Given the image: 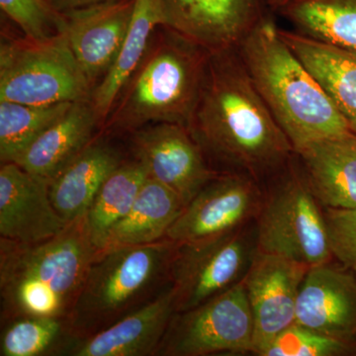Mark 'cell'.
I'll return each mask as SVG.
<instances>
[{"instance_id":"cell-1","label":"cell","mask_w":356,"mask_h":356,"mask_svg":"<svg viewBox=\"0 0 356 356\" xmlns=\"http://www.w3.org/2000/svg\"><path fill=\"white\" fill-rule=\"evenodd\" d=\"M187 129L213 170L247 175L261 186L282 172L295 154L236 49L211 54Z\"/></svg>"},{"instance_id":"cell-2","label":"cell","mask_w":356,"mask_h":356,"mask_svg":"<svg viewBox=\"0 0 356 356\" xmlns=\"http://www.w3.org/2000/svg\"><path fill=\"white\" fill-rule=\"evenodd\" d=\"M97 250L86 215L49 240L0 238V316L69 318Z\"/></svg>"},{"instance_id":"cell-3","label":"cell","mask_w":356,"mask_h":356,"mask_svg":"<svg viewBox=\"0 0 356 356\" xmlns=\"http://www.w3.org/2000/svg\"><path fill=\"white\" fill-rule=\"evenodd\" d=\"M236 51L294 153L318 140L351 133L324 88L285 43L271 13Z\"/></svg>"},{"instance_id":"cell-4","label":"cell","mask_w":356,"mask_h":356,"mask_svg":"<svg viewBox=\"0 0 356 356\" xmlns=\"http://www.w3.org/2000/svg\"><path fill=\"white\" fill-rule=\"evenodd\" d=\"M210 57L209 51L161 26L122 88L105 129L134 133L159 123L187 127L200 98Z\"/></svg>"},{"instance_id":"cell-5","label":"cell","mask_w":356,"mask_h":356,"mask_svg":"<svg viewBox=\"0 0 356 356\" xmlns=\"http://www.w3.org/2000/svg\"><path fill=\"white\" fill-rule=\"evenodd\" d=\"M175 245L163 238L97 254L70 316L74 337L92 336L156 299L170 284Z\"/></svg>"},{"instance_id":"cell-6","label":"cell","mask_w":356,"mask_h":356,"mask_svg":"<svg viewBox=\"0 0 356 356\" xmlns=\"http://www.w3.org/2000/svg\"><path fill=\"white\" fill-rule=\"evenodd\" d=\"M255 235L259 252L282 255L310 267L332 257L324 212L296 159L264 185Z\"/></svg>"},{"instance_id":"cell-7","label":"cell","mask_w":356,"mask_h":356,"mask_svg":"<svg viewBox=\"0 0 356 356\" xmlns=\"http://www.w3.org/2000/svg\"><path fill=\"white\" fill-rule=\"evenodd\" d=\"M91 88L64 34L44 42L2 39L0 102H76L89 99Z\"/></svg>"},{"instance_id":"cell-8","label":"cell","mask_w":356,"mask_h":356,"mask_svg":"<svg viewBox=\"0 0 356 356\" xmlns=\"http://www.w3.org/2000/svg\"><path fill=\"white\" fill-rule=\"evenodd\" d=\"M177 243L170 266L177 313L191 310L243 280L257 252L255 227Z\"/></svg>"},{"instance_id":"cell-9","label":"cell","mask_w":356,"mask_h":356,"mask_svg":"<svg viewBox=\"0 0 356 356\" xmlns=\"http://www.w3.org/2000/svg\"><path fill=\"white\" fill-rule=\"evenodd\" d=\"M254 318L243 281L173 315L156 356L252 353Z\"/></svg>"},{"instance_id":"cell-10","label":"cell","mask_w":356,"mask_h":356,"mask_svg":"<svg viewBox=\"0 0 356 356\" xmlns=\"http://www.w3.org/2000/svg\"><path fill=\"white\" fill-rule=\"evenodd\" d=\"M132 134L136 161L142 163L149 178L175 192L184 207L220 175L211 168L185 126L154 124Z\"/></svg>"},{"instance_id":"cell-11","label":"cell","mask_w":356,"mask_h":356,"mask_svg":"<svg viewBox=\"0 0 356 356\" xmlns=\"http://www.w3.org/2000/svg\"><path fill=\"white\" fill-rule=\"evenodd\" d=\"M264 187L247 175L220 173L199 191L165 238L181 243L229 233L257 217Z\"/></svg>"},{"instance_id":"cell-12","label":"cell","mask_w":356,"mask_h":356,"mask_svg":"<svg viewBox=\"0 0 356 356\" xmlns=\"http://www.w3.org/2000/svg\"><path fill=\"white\" fill-rule=\"evenodd\" d=\"M311 267L257 250L243 278L254 318L252 353L259 355L295 323L300 288Z\"/></svg>"},{"instance_id":"cell-13","label":"cell","mask_w":356,"mask_h":356,"mask_svg":"<svg viewBox=\"0 0 356 356\" xmlns=\"http://www.w3.org/2000/svg\"><path fill=\"white\" fill-rule=\"evenodd\" d=\"M165 26L210 54L236 49L271 10L266 0H161Z\"/></svg>"},{"instance_id":"cell-14","label":"cell","mask_w":356,"mask_h":356,"mask_svg":"<svg viewBox=\"0 0 356 356\" xmlns=\"http://www.w3.org/2000/svg\"><path fill=\"white\" fill-rule=\"evenodd\" d=\"M134 6L135 0H108L62 13V33L91 88L118 57Z\"/></svg>"},{"instance_id":"cell-15","label":"cell","mask_w":356,"mask_h":356,"mask_svg":"<svg viewBox=\"0 0 356 356\" xmlns=\"http://www.w3.org/2000/svg\"><path fill=\"white\" fill-rule=\"evenodd\" d=\"M54 207L50 184L15 163L0 166V238L33 243L67 227Z\"/></svg>"},{"instance_id":"cell-16","label":"cell","mask_w":356,"mask_h":356,"mask_svg":"<svg viewBox=\"0 0 356 356\" xmlns=\"http://www.w3.org/2000/svg\"><path fill=\"white\" fill-rule=\"evenodd\" d=\"M295 323L330 339L356 343V276L330 262L312 266L300 288Z\"/></svg>"},{"instance_id":"cell-17","label":"cell","mask_w":356,"mask_h":356,"mask_svg":"<svg viewBox=\"0 0 356 356\" xmlns=\"http://www.w3.org/2000/svg\"><path fill=\"white\" fill-rule=\"evenodd\" d=\"M177 313L172 284L146 306L107 329L70 344L64 356H156Z\"/></svg>"},{"instance_id":"cell-18","label":"cell","mask_w":356,"mask_h":356,"mask_svg":"<svg viewBox=\"0 0 356 356\" xmlns=\"http://www.w3.org/2000/svg\"><path fill=\"white\" fill-rule=\"evenodd\" d=\"M302 175L325 208L356 206V136H337L295 152Z\"/></svg>"},{"instance_id":"cell-19","label":"cell","mask_w":356,"mask_h":356,"mask_svg":"<svg viewBox=\"0 0 356 356\" xmlns=\"http://www.w3.org/2000/svg\"><path fill=\"white\" fill-rule=\"evenodd\" d=\"M91 99L72 103L70 108L25 149L15 163L50 184L93 142L99 123Z\"/></svg>"},{"instance_id":"cell-20","label":"cell","mask_w":356,"mask_h":356,"mask_svg":"<svg viewBox=\"0 0 356 356\" xmlns=\"http://www.w3.org/2000/svg\"><path fill=\"white\" fill-rule=\"evenodd\" d=\"M280 33L356 136V51L321 43L293 30L280 28Z\"/></svg>"},{"instance_id":"cell-21","label":"cell","mask_w":356,"mask_h":356,"mask_svg":"<svg viewBox=\"0 0 356 356\" xmlns=\"http://www.w3.org/2000/svg\"><path fill=\"white\" fill-rule=\"evenodd\" d=\"M123 163L121 154L102 140H93L50 182L54 207L65 222L83 216L105 180Z\"/></svg>"},{"instance_id":"cell-22","label":"cell","mask_w":356,"mask_h":356,"mask_svg":"<svg viewBox=\"0 0 356 356\" xmlns=\"http://www.w3.org/2000/svg\"><path fill=\"white\" fill-rule=\"evenodd\" d=\"M184 208L175 192L147 178L132 208L110 232L99 254L116 248L149 245L163 240Z\"/></svg>"},{"instance_id":"cell-23","label":"cell","mask_w":356,"mask_h":356,"mask_svg":"<svg viewBox=\"0 0 356 356\" xmlns=\"http://www.w3.org/2000/svg\"><path fill=\"white\" fill-rule=\"evenodd\" d=\"M163 25L165 14L161 0H135L132 19L120 53L91 95L100 121L109 116L122 88L144 58L154 30Z\"/></svg>"},{"instance_id":"cell-24","label":"cell","mask_w":356,"mask_h":356,"mask_svg":"<svg viewBox=\"0 0 356 356\" xmlns=\"http://www.w3.org/2000/svg\"><path fill=\"white\" fill-rule=\"evenodd\" d=\"M277 13L293 31L356 51V0H289Z\"/></svg>"},{"instance_id":"cell-25","label":"cell","mask_w":356,"mask_h":356,"mask_svg":"<svg viewBox=\"0 0 356 356\" xmlns=\"http://www.w3.org/2000/svg\"><path fill=\"white\" fill-rule=\"evenodd\" d=\"M149 178L138 161L123 163L105 180L86 212V224L97 254L104 248L109 233L132 208Z\"/></svg>"},{"instance_id":"cell-26","label":"cell","mask_w":356,"mask_h":356,"mask_svg":"<svg viewBox=\"0 0 356 356\" xmlns=\"http://www.w3.org/2000/svg\"><path fill=\"white\" fill-rule=\"evenodd\" d=\"M76 339L69 318H8L1 322L0 355L64 356Z\"/></svg>"},{"instance_id":"cell-27","label":"cell","mask_w":356,"mask_h":356,"mask_svg":"<svg viewBox=\"0 0 356 356\" xmlns=\"http://www.w3.org/2000/svg\"><path fill=\"white\" fill-rule=\"evenodd\" d=\"M74 102L30 105L0 102V161L15 163L37 138Z\"/></svg>"},{"instance_id":"cell-28","label":"cell","mask_w":356,"mask_h":356,"mask_svg":"<svg viewBox=\"0 0 356 356\" xmlns=\"http://www.w3.org/2000/svg\"><path fill=\"white\" fill-rule=\"evenodd\" d=\"M0 8L31 41H48L63 34L62 13L49 0H0Z\"/></svg>"},{"instance_id":"cell-29","label":"cell","mask_w":356,"mask_h":356,"mask_svg":"<svg viewBox=\"0 0 356 356\" xmlns=\"http://www.w3.org/2000/svg\"><path fill=\"white\" fill-rule=\"evenodd\" d=\"M350 350L348 344L293 323L259 356H336L344 355Z\"/></svg>"},{"instance_id":"cell-30","label":"cell","mask_w":356,"mask_h":356,"mask_svg":"<svg viewBox=\"0 0 356 356\" xmlns=\"http://www.w3.org/2000/svg\"><path fill=\"white\" fill-rule=\"evenodd\" d=\"M324 216L332 257L350 268L356 264V206L325 208Z\"/></svg>"},{"instance_id":"cell-31","label":"cell","mask_w":356,"mask_h":356,"mask_svg":"<svg viewBox=\"0 0 356 356\" xmlns=\"http://www.w3.org/2000/svg\"><path fill=\"white\" fill-rule=\"evenodd\" d=\"M49 1L57 9L58 13H63L93 6V4L102 3V2L108 1V0H49Z\"/></svg>"},{"instance_id":"cell-32","label":"cell","mask_w":356,"mask_h":356,"mask_svg":"<svg viewBox=\"0 0 356 356\" xmlns=\"http://www.w3.org/2000/svg\"><path fill=\"white\" fill-rule=\"evenodd\" d=\"M267 4H268L269 8L274 13H278L285 4L287 3L289 0H266Z\"/></svg>"},{"instance_id":"cell-33","label":"cell","mask_w":356,"mask_h":356,"mask_svg":"<svg viewBox=\"0 0 356 356\" xmlns=\"http://www.w3.org/2000/svg\"><path fill=\"white\" fill-rule=\"evenodd\" d=\"M350 269H351V270L353 271V273H355V276H356V264H355V266H351Z\"/></svg>"}]
</instances>
